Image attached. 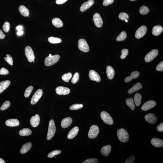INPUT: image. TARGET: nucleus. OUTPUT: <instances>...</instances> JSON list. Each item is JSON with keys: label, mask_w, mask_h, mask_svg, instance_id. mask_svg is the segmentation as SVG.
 <instances>
[{"label": "nucleus", "mask_w": 163, "mask_h": 163, "mask_svg": "<svg viewBox=\"0 0 163 163\" xmlns=\"http://www.w3.org/2000/svg\"><path fill=\"white\" fill-rule=\"evenodd\" d=\"M117 135L118 139L122 142L126 143L129 140V134L127 131L123 128L118 130Z\"/></svg>", "instance_id": "f257e3e1"}, {"label": "nucleus", "mask_w": 163, "mask_h": 163, "mask_svg": "<svg viewBox=\"0 0 163 163\" xmlns=\"http://www.w3.org/2000/svg\"><path fill=\"white\" fill-rule=\"evenodd\" d=\"M56 131V128L54 120L51 119L50 121L47 139L50 140L54 137Z\"/></svg>", "instance_id": "f03ea898"}, {"label": "nucleus", "mask_w": 163, "mask_h": 163, "mask_svg": "<svg viewBox=\"0 0 163 163\" xmlns=\"http://www.w3.org/2000/svg\"><path fill=\"white\" fill-rule=\"evenodd\" d=\"M60 58V56L58 54L47 57L45 59V65L47 66L53 65L58 61Z\"/></svg>", "instance_id": "7ed1b4c3"}, {"label": "nucleus", "mask_w": 163, "mask_h": 163, "mask_svg": "<svg viewBox=\"0 0 163 163\" xmlns=\"http://www.w3.org/2000/svg\"><path fill=\"white\" fill-rule=\"evenodd\" d=\"M100 115L102 120L105 124L109 125L113 124L114 121L112 117L108 113L103 111L101 113Z\"/></svg>", "instance_id": "20e7f679"}, {"label": "nucleus", "mask_w": 163, "mask_h": 163, "mask_svg": "<svg viewBox=\"0 0 163 163\" xmlns=\"http://www.w3.org/2000/svg\"><path fill=\"white\" fill-rule=\"evenodd\" d=\"M99 132V127L96 125H92L90 128L88 133V137L91 139L96 138Z\"/></svg>", "instance_id": "39448f33"}, {"label": "nucleus", "mask_w": 163, "mask_h": 163, "mask_svg": "<svg viewBox=\"0 0 163 163\" xmlns=\"http://www.w3.org/2000/svg\"><path fill=\"white\" fill-rule=\"evenodd\" d=\"M158 51L156 49L152 50L148 53L144 57L145 61L146 62L149 63L152 61L156 57L158 54Z\"/></svg>", "instance_id": "423d86ee"}, {"label": "nucleus", "mask_w": 163, "mask_h": 163, "mask_svg": "<svg viewBox=\"0 0 163 163\" xmlns=\"http://www.w3.org/2000/svg\"><path fill=\"white\" fill-rule=\"evenodd\" d=\"M78 47L79 49L84 52H89L90 48L85 39H81L78 40Z\"/></svg>", "instance_id": "0eeeda50"}, {"label": "nucleus", "mask_w": 163, "mask_h": 163, "mask_svg": "<svg viewBox=\"0 0 163 163\" xmlns=\"http://www.w3.org/2000/svg\"><path fill=\"white\" fill-rule=\"evenodd\" d=\"M25 53L29 62H31L34 61L35 59L34 53L31 47H26L25 49Z\"/></svg>", "instance_id": "6e6552de"}, {"label": "nucleus", "mask_w": 163, "mask_h": 163, "mask_svg": "<svg viewBox=\"0 0 163 163\" xmlns=\"http://www.w3.org/2000/svg\"><path fill=\"white\" fill-rule=\"evenodd\" d=\"M147 31V27L146 26H142L136 31L135 34V37L138 39L141 38L146 34Z\"/></svg>", "instance_id": "1a4fd4ad"}, {"label": "nucleus", "mask_w": 163, "mask_h": 163, "mask_svg": "<svg viewBox=\"0 0 163 163\" xmlns=\"http://www.w3.org/2000/svg\"><path fill=\"white\" fill-rule=\"evenodd\" d=\"M43 94V91L41 89L36 91L32 96L31 101L32 105H34L38 101Z\"/></svg>", "instance_id": "9d476101"}, {"label": "nucleus", "mask_w": 163, "mask_h": 163, "mask_svg": "<svg viewBox=\"0 0 163 163\" xmlns=\"http://www.w3.org/2000/svg\"><path fill=\"white\" fill-rule=\"evenodd\" d=\"M156 105V103L155 101L150 100L146 102L143 104L141 107V109L143 111H147L155 107Z\"/></svg>", "instance_id": "9b49d317"}, {"label": "nucleus", "mask_w": 163, "mask_h": 163, "mask_svg": "<svg viewBox=\"0 0 163 163\" xmlns=\"http://www.w3.org/2000/svg\"><path fill=\"white\" fill-rule=\"evenodd\" d=\"M145 120L148 123L153 124L156 123L157 118L156 115L152 113H148L146 115L145 117Z\"/></svg>", "instance_id": "f8f14e48"}, {"label": "nucleus", "mask_w": 163, "mask_h": 163, "mask_svg": "<svg viewBox=\"0 0 163 163\" xmlns=\"http://www.w3.org/2000/svg\"><path fill=\"white\" fill-rule=\"evenodd\" d=\"M93 19L95 25L98 28L102 27L103 22L100 15L99 13H96L94 15Z\"/></svg>", "instance_id": "ddd939ff"}, {"label": "nucleus", "mask_w": 163, "mask_h": 163, "mask_svg": "<svg viewBox=\"0 0 163 163\" xmlns=\"http://www.w3.org/2000/svg\"><path fill=\"white\" fill-rule=\"evenodd\" d=\"M70 90L67 87H58L56 89V93L59 95H66L70 93Z\"/></svg>", "instance_id": "4468645a"}, {"label": "nucleus", "mask_w": 163, "mask_h": 163, "mask_svg": "<svg viewBox=\"0 0 163 163\" xmlns=\"http://www.w3.org/2000/svg\"><path fill=\"white\" fill-rule=\"evenodd\" d=\"M89 77L90 79L92 80L97 82H99L101 81L100 77L99 74L93 70H91L89 72Z\"/></svg>", "instance_id": "2eb2a0df"}, {"label": "nucleus", "mask_w": 163, "mask_h": 163, "mask_svg": "<svg viewBox=\"0 0 163 163\" xmlns=\"http://www.w3.org/2000/svg\"><path fill=\"white\" fill-rule=\"evenodd\" d=\"M94 1L93 0H89L83 4L80 8V10L81 12H84L88 9L93 6L94 4Z\"/></svg>", "instance_id": "dca6fc26"}, {"label": "nucleus", "mask_w": 163, "mask_h": 163, "mask_svg": "<svg viewBox=\"0 0 163 163\" xmlns=\"http://www.w3.org/2000/svg\"><path fill=\"white\" fill-rule=\"evenodd\" d=\"M40 121V118L38 115L36 114L32 116L30 120V123L33 127L35 128L38 126Z\"/></svg>", "instance_id": "f3484780"}, {"label": "nucleus", "mask_w": 163, "mask_h": 163, "mask_svg": "<svg viewBox=\"0 0 163 163\" xmlns=\"http://www.w3.org/2000/svg\"><path fill=\"white\" fill-rule=\"evenodd\" d=\"M151 144L157 148L162 147L163 146V141L162 140L157 138H153L151 140Z\"/></svg>", "instance_id": "a211bd4d"}, {"label": "nucleus", "mask_w": 163, "mask_h": 163, "mask_svg": "<svg viewBox=\"0 0 163 163\" xmlns=\"http://www.w3.org/2000/svg\"><path fill=\"white\" fill-rule=\"evenodd\" d=\"M72 121V119L71 117L65 118L62 120L61 126L63 128H66L70 126Z\"/></svg>", "instance_id": "6ab92c4d"}, {"label": "nucleus", "mask_w": 163, "mask_h": 163, "mask_svg": "<svg viewBox=\"0 0 163 163\" xmlns=\"http://www.w3.org/2000/svg\"><path fill=\"white\" fill-rule=\"evenodd\" d=\"M79 129L77 127H75L69 131L68 134V138L71 139L74 138L77 134Z\"/></svg>", "instance_id": "aec40b11"}, {"label": "nucleus", "mask_w": 163, "mask_h": 163, "mask_svg": "<svg viewBox=\"0 0 163 163\" xmlns=\"http://www.w3.org/2000/svg\"><path fill=\"white\" fill-rule=\"evenodd\" d=\"M6 124L9 127H16L19 125V120L17 119H10L6 121Z\"/></svg>", "instance_id": "412c9836"}, {"label": "nucleus", "mask_w": 163, "mask_h": 163, "mask_svg": "<svg viewBox=\"0 0 163 163\" xmlns=\"http://www.w3.org/2000/svg\"><path fill=\"white\" fill-rule=\"evenodd\" d=\"M111 146L110 145L104 146L101 149V153L104 156H108L109 154L111 151Z\"/></svg>", "instance_id": "4be33fe9"}, {"label": "nucleus", "mask_w": 163, "mask_h": 163, "mask_svg": "<svg viewBox=\"0 0 163 163\" xmlns=\"http://www.w3.org/2000/svg\"><path fill=\"white\" fill-rule=\"evenodd\" d=\"M163 28L160 25H156L153 27L152 30V34L154 35L157 36L159 35L163 31Z\"/></svg>", "instance_id": "5701e85b"}, {"label": "nucleus", "mask_w": 163, "mask_h": 163, "mask_svg": "<svg viewBox=\"0 0 163 163\" xmlns=\"http://www.w3.org/2000/svg\"><path fill=\"white\" fill-rule=\"evenodd\" d=\"M140 73L137 71H134L131 73L130 76L127 77L125 78V81L126 83L129 82L132 80L133 79H135L139 76Z\"/></svg>", "instance_id": "b1692460"}, {"label": "nucleus", "mask_w": 163, "mask_h": 163, "mask_svg": "<svg viewBox=\"0 0 163 163\" xmlns=\"http://www.w3.org/2000/svg\"><path fill=\"white\" fill-rule=\"evenodd\" d=\"M107 76L110 79H113L114 75V70L111 66H108L106 68Z\"/></svg>", "instance_id": "393cba45"}, {"label": "nucleus", "mask_w": 163, "mask_h": 163, "mask_svg": "<svg viewBox=\"0 0 163 163\" xmlns=\"http://www.w3.org/2000/svg\"><path fill=\"white\" fill-rule=\"evenodd\" d=\"M143 86L141 83H138L136 84L133 86L132 88L128 90V93L129 94H132L134 92L137 91L142 88Z\"/></svg>", "instance_id": "a878e982"}, {"label": "nucleus", "mask_w": 163, "mask_h": 163, "mask_svg": "<svg viewBox=\"0 0 163 163\" xmlns=\"http://www.w3.org/2000/svg\"><path fill=\"white\" fill-rule=\"evenodd\" d=\"M31 146L32 143L31 142H28L24 144L21 148L20 153L24 154L26 153L31 148Z\"/></svg>", "instance_id": "bb28decb"}, {"label": "nucleus", "mask_w": 163, "mask_h": 163, "mask_svg": "<svg viewBox=\"0 0 163 163\" xmlns=\"http://www.w3.org/2000/svg\"><path fill=\"white\" fill-rule=\"evenodd\" d=\"M10 81L6 80L0 83V94L2 93L10 86Z\"/></svg>", "instance_id": "cd10ccee"}, {"label": "nucleus", "mask_w": 163, "mask_h": 163, "mask_svg": "<svg viewBox=\"0 0 163 163\" xmlns=\"http://www.w3.org/2000/svg\"><path fill=\"white\" fill-rule=\"evenodd\" d=\"M53 25L57 28H60L62 27L63 24L62 22L59 18H54L52 20Z\"/></svg>", "instance_id": "c85d7f7f"}, {"label": "nucleus", "mask_w": 163, "mask_h": 163, "mask_svg": "<svg viewBox=\"0 0 163 163\" xmlns=\"http://www.w3.org/2000/svg\"><path fill=\"white\" fill-rule=\"evenodd\" d=\"M19 10L21 14L24 16H28L29 15V11L28 9L23 5L20 6L19 8Z\"/></svg>", "instance_id": "c756f323"}, {"label": "nucleus", "mask_w": 163, "mask_h": 163, "mask_svg": "<svg viewBox=\"0 0 163 163\" xmlns=\"http://www.w3.org/2000/svg\"><path fill=\"white\" fill-rule=\"evenodd\" d=\"M32 134V131L31 130L28 128H25L20 131L19 134L20 135L23 136H29Z\"/></svg>", "instance_id": "7c9ffc66"}, {"label": "nucleus", "mask_w": 163, "mask_h": 163, "mask_svg": "<svg viewBox=\"0 0 163 163\" xmlns=\"http://www.w3.org/2000/svg\"><path fill=\"white\" fill-rule=\"evenodd\" d=\"M126 103L128 106L129 107L131 110L135 109V106L134 103L133 99L132 98L127 99L126 100Z\"/></svg>", "instance_id": "2f4dec72"}, {"label": "nucleus", "mask_w": 163, "mask_h": 163, "mask_svg": "<svg viewBox=\"0 0 163 163\" xmlns=\"http://www.w3.org/2000/svg\"><path fill=\"white\" fill-rule=\"evenodd\" d=\"M142 96L139 93H137L134 95V99L136 105L139 106L141 103Z\"/></svg>", "instance_id": "473e14b6"}, {"label": "nucleus", "mask_w": 163, "mask_h": 163, "mask_svg": "<svg viewBox=\"0 0 163 163\" xmlns=\"http://www.w3.org/2000/svg\"><path fill=\"white\" fill-rule=\"evenodd\" d=\"M48 41L50 43L52 44H57L61 43L62 40L61 39L58 37H51L48 39Z\"/></svg>", "instance_id": "72a5a7b5"}, {"label": "nucleus", "mask_w": 163, "mask_h": 163, "mask_svg": "<svg viewBox=\"0 0 163 163\" xmlns=\"http://www.w3.org/2000/svg\"><path fill=\"white\" fill-rule=\"evenodd\" d=\"M127 37V33L125 31H122L117 36L116 40L117 42L125 40Z\"/></svg>", "instance_id": "f704fd0d"}, {"label": "nucleus", "mask_w": 163, "mask_h": 163, "mask_svg": "<svg viewBox=\"0 0 163 163\" xmlns=\"http://www.w3.org/2000/svg\"><path fill=\"white\" fill-rule=\"evenodd\" d=\"M72 74L70 72H68L67 73L64 74L62 77V79L63 80L66 82H68L69 80L71 78Z\"/></svg>", "instance_id": "c9c22d12"}, {"label": "nucleus", "mask_w": 163, "mask_h": 163, "mask_svg": "<svg viewBox=\"0 0 163 163\" xmlns=\"http://www.w3.org/2000/svg\"><path fill=\"white\" fill-rule=\"evenodd\" d=\"M149 12V9L146 6H143L140 7V13L142 15H146Z\"/></svg>", "instance_id": "e433bc0d"}, {"label": "nucleus", "mask_w": 163, "mask_h": 163, "mask_svg": "<svg viewBox=\"0 0 163 163\" xmlns=\"http://www.w3.org/2000/svg\"><path fill=\"white\" fill-rule=\"evenodd\" d=\"M33 90V87L32 86H30L29 87L27 88L26 90L24 96L25 97L28 98L30 96Z\"/></svg>", "instance_id": "4c0bfd02"}, {"label": "nucleus", "mask_w": 163, "mask_h": 163, "mask_svg": "<svg viewBox=\"0 0 163 163\" xmlns=\"http://www.w3.org/2000/svg\"><path fill=\"white\" fill-rule=\"evenodd\" d=\"M83 107V105L82 104H76L71 106L69 109L71 110H76L80 109Z\"/></svg>", "instance_id": "58836bf2"}, {"label": "nucleus", "mask_w": 163, "mask_h": 163, "mask_svg": "<svg viewBox=\"0 0 163 163\" xmlns=\"http://www.w3.org/2000/svg\"><path fill=\"white\" fill-rule=\"evenodd\" d=\"M61 151L60 150H55L53 151L48 154V156L49 158H52L55 156V155L59 154L61 153Z\"/></svg>", "instance_id": "ea45409f"}, {"label": "nucleus", "mask_w": 163, "mask_h": 163, "mask_svg": "<svg viewBox=\"0 0 163 163\" xmlns=\"http://www.w3.org/2000/svg\"><path fill=\"white\" fill-rule=\"evenodd\" d=\"M79 74L78 72H76L73 75L71 80V82L73 84H76L79 80Z\"/></svg>", "instance_id": "a19ab883"}, {"label": "nucleus", "mask_w": 163, "mask_h": 163, "mask_svg": "<svg viewBox=\"0 0 163 163\" xmlns=\"http://www.w3.org/2000/svg\"><path fill=\"white\" fill-rule=\"evenodd\" d=\"M6 56H7V57H4L5 61L7 62L11 65H13V60L12 57L10 56V54H9H9H7Z\"/></svg>", "instance_id": "79ce46f5"}, {"label": "nucleus", "mask_w": 163, "mask_h": 163, "mask_svg": "<svg viewBox=\"0 0 163 163\" xmlns=\"http://www.w3.org/2000/svg\"><path fill=\"white\" fill-rule=\"evenodd\" d=\"M10 101H6L2 106L1 107V109L3 111V110L7 109V108H8L10 107Z\"/></svg>", "instance_id": "37998d69"}, {"label": "nucleus", "mask_w": 163, "mask_h": 163, "mask_svg": "<svg viewBox=\"0 0 163 163\" xmlns=\"http://www.w3.org/2000/svg\"><path fill=\"white\" fill-rule=\"evenodd\" d=\"M119 19L122 20H125L129 18L127 14L125 13H120L119 15Z\"/></svg>", "instance_id": "c03bdc74"}, {"label": "nucleus", "mask_w": 163, "mask_h": 163, "mask_svg": "<svg viewBox=\"0 0 163 163\" xmlns=\"http://www.w3.org/2000/svg\"><path fill=\"white\" fill-rule=\"evenodd\" d=\"M10 28V24L7 22L4 23L3 26V29L6 32H8Z\"/></svg>", "instance_id": "a18cd8bd"}, {"label": "nucleus", "mask_w": 163, "mask_h": 163, "mask_svg": "<svg viewBox=\"0 0 163 163\" xmlns=\"http://www.w3.org/2000/svg\"><path fill=\"white\" fill-rule=\"evenodd\" d=\"M128 51L127 49H124L121 51V55L120 56V58L124 59L126 58V56L128 55Z\"/></svg>", "instance_id": "49530a36"}, {"label": "nucleus", "mask_w": 163, "mask_h": 163, "mask_svg": "<svg viewBox=\"0 0 163 163\" xmlns=\"http://www.w3.org/2000/svg\"><path fill=\"white\" fill-rule=\"evenodd\" d=\"M98 160L97 159L95 158H89L86 160L83 163H97Z\"/></svg>", "instance_id": "de8ad7c7"}, {"label": "nucleus", "mask_w": 163, "mask_h": 163, "mask_svg": "<svg viewBox=\"0 0 163 163\" xmlns=\"http://www.w3.org/2000/svg\"><path fill=\"white\" fill-rule=\"evenodd\" d=\"M156 69L158 71H163V61H162L159 63L156 66Z\"/></svg>", "instance_id": "09e8293b"}, {"label": "nucleus", "mask_w": 163, "mask_h": 163, "mask_svg": "<svg viewBox=\"0 0 163 163\" xmlns=\"http://www.w3.org/2000/svg\"><path fill=\"white\" fill-rule=\"evenodd\" d=\"M9 73V71L5 68L3 67L0 69V75H6Z\"/></svg>", "instance_id": "8fccbe9b"}, {"label": "nucleus", "mask_w": 163, "mask_h": 163, "mask_svg": "<svg viewBox=\"0 0 163 163\" xmlns=\"http://www.w3.org/2000/svg\"><path fill=\"white\" fill-rule=\"evenodd\" d=\"M135 157L133 155L131 156L128 158L125 161V163H134V160H135Z\"/></svg>", "instance_id": "3c124183"}, {"label": "nucleus", "mask_w": 163, "mask_h": 163, "mask_svg": "<svg viewBox=\"0 0 163 163\" xmlns=\"http://www.w3.org/2000/svg\"><path fill=\"white\" fill-rule=\"evenodd\" d=\"M114 0H104L103 5L105 6H107L111 4L114 2Z\"/></svg>", "instance_id": "603ef678"}, {"label": "nucleus", "mask_w": 163, "mask_h": 163, "mask_svg": "<svg viewBox=\"0 0 163 163\" xmlns=\"http://www.w3.org/2000/svg\"><path fill=\"white\" fill-rule=\"evenodd\" d=\"M157 131L158 132H162L163 131V123L162 122L157 127Z\"/></svg>", "instance_id": "864d4df0"}, {"label": "nucleus", "mask_w": 163, "mask_h": 163, "mask_svg": "<svg viewBox=\"0 0 163 163\" xmlns=\"http://www.w3.org/2000/svg\"><path fill=\"white\" fill-rule=\"evenodd\" d=\"M67 1V0H56V2L57 4H61L66 2Z\"/></svg>", "instance_id": "5fc2aeb1"}, {"label": "nucleus", "mask_w": 163, "mask_h": 163, "mask_svg": "<svg viewBox=\"0 0 163 163\" xmlns=\"http://www.w3.org/2000/svg\"><path fill=\"white\" fill-rule=\"evenodd\" d=\"M5 37V35L3 33L2 30L0 29V39H4Z\"/></svg>", "instance_id": "6e6d98bb"}, {"label": "nucleus", "mask_w": 163, "mask_h": 163, "mask_svg": "<svg viewBox=\"0 0 163 163\" xmlns=\"http://www.w3.org/2000/svg\"><path fill=\"white\" fill-rule=\"evenodd\" d=\"M16 28L17 30L18 31H21V30H22V29L23 27L22 26H19L16 27Z\"/></svg>", "instance_id": "4d7b16f0"}, {"label": "nucleus", "mask_w": 163, "mask_h": 163, "mask_svg": "<svg viewBox=\"0 0 163 163\" xmlns=\"http://www.w3.org/2000/svg\"><path fill=\"white\" fill-rule=\"evenodd\" d=\"M23 34V32L21 30V31H18L17 33V34L18 35H22Z\"/></svg>", "instance_id": "13d9d810"}, {"label": "nucleus", "mask_w": 163, "mask_h": 163, "mask_svg": "<svg viewBox=\"0 0 163 163\" xmlns=\"http://www.w3.org/2000/svg\"><path fill=\"white\" fill-rule=\"evenodd\" d=\"M5 161L2 158H0V163H5Z\"/></svg>", "instance_id": "bf43d9fd"}, {"label": "nucleus", "mask_w": 163, "mask_h": 163, "mask_svg": "<svg viewBox=\"0 0 163 163\" xmlns=\"http://www.w3.org/2000/svg\"><path fill=\"white\" fill-rule=\"evenodd\" d=\"M125 20V22H128V21L126 19V20Z\"/></svg>", "instance_id": "052dcab7"}, {"label": "nucleus", "mask_w": 163, "mask_h": 163, "mask_svg": "<svg viewBox=\"0 0 163 163\" xmlns=\"http://www.w3.org/2000/svg\"><path fill=\"white\" fill-rule=\"evenodd\" d=\"M130 1H136V0H130Z\"/></svg>", "instance_id": "680f3d73"}]
</instances>
